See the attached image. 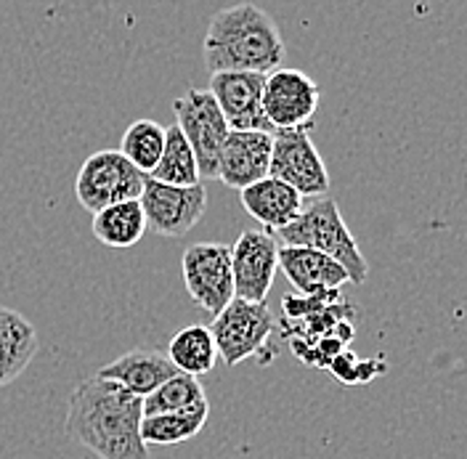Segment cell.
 <instances>
[{"label":"cell","instance_id":"obj_1","mask_svg":"<svg viewBox=\"0 0 467 459\" xmlns=\"http://www.w3.org/2000/svg\"><path fill=\"white\" fill-rule=\"evenodd\" d=\"M141 399L99 374L86 377L67 409V433L99 459H146Z\"/></svg>","mask_w":467,"mask_h":459},{"label":"cell","instance_id":"obj_2","mask_svg":"<svg viewBox=\"0 0 467 459\" xmlns=\"http://www.w3.org/2000/svg\"><path fill=\"white\" fill-rule=\"evenodd\" d=\"M204 69L218 72H258L279 69L285 40L271 14L255 3H236L213 14L202 43Z\"/></svg>","mask_w":467,"mask_h":459},{"label":"cell","instance_id":"obj_3","mask_svg":"<svg viewBox=\"0 0 467 459\" xmlns=\"http://www.w3.org/2000/svg\"><path fill=\"white\" fill-rule=\"evenodd\" d=\"M274 234L282 245L311 247L340 263L353 285H364L369 276V263L361 256V247L346 226L337 202L329 197H314V202L303 204L300 215L292 224Z\"/></svg>","mask_w":467,"mask_h":459},{"label":"cell","instance_id":"obj_4","mask_svg":"<svg viewBox=\"0 0 467 459\" xmlns=\"http://www.w3.org/2000/svg\"><path fill=\"white\" fill-rule=\"evenodd\" d=\"M207 329L223 364L236 367L244 359L261 356L263 350H268V340L276 329V318L265 303L234 297L221 314L213 316V324Z\"/></svg>","mask_w":467,"mask_h":459},{"label":"cell","instance_id":"obj_5","mask_svg":"<svg viewBox=\"0 0 467 459\" xmlns=\"http://www.w3.org/2000/svg\"><path fill=\"white\" fill-rule=\"evenodd\" d=\"M311 128H282L271 133V165L268 175L290 183L300 197H327L329 192V172L321 160L319 149L311 141Z\"/></svg>","mask_w":467,"mask_h":459},{"label":"cell","instance_id":"obj_6","mask_svg":"<svg viewBox=\"0 0 467 459\" xmlns=\"http://www.w3.org/2000/svg\"><path fill=\"white\" fill-rule=\"evenodd\" d=\"M175 125L189 141L200 178H218V157L229 136V122L223 120L210 90L189 88L173 104Z\"/></svg>","mask_w":467,"mask_h":459},{"label":"cell","instance_id":"obj_7","mask_svg":"<svg viewBox=\"0 0 467 459\" xmlns=\"http://www.w3.org/2000/svg\"><path fill=\"white\" fill-rule=\"evenodd\" d=\"M144 178V172L133 168L119 149H101L80 165L75 194L88 213H99L117 202L139 200Z\"/></svg>","mask_w":467,"mask_h":459},{"label":"cell","instance_id":"obj_8","mask_svg":"<svg viewBox=\"0 0 467 459\" xmlns=\"http://www.w3.org/2000/svg\"><path fill=\"white\" fill-rule=\"evenodd\" d=\"M141 207H144L146 231L160 236H183L202 221L207 210V189L202 183L194 186H173L154 178H144L141 189Z\"/></svg>","mask_w":467,"mask_h":459},{"label":"cell","instance_id":"obj_9","mask_svg":"<svg viewBox=\"0 0 467 459\" xmlns=\"http://www.w3.org/2000/svg\"><path fill=\"white\" fill-rule=\"evenodd\" d=\"M181 274H183V285H186L189 297L210 316L221 314L234 300L229 245H215V242L192 245L183 253Z\"/></svg>","mask_w":467,"mask_h":459},{"label":"cell","instance_id":"obj_10","mask_svg":"<svg viewBox=\"0 0 467 459\" xmlns=\"http://www.w3.org/2000/svg\"><path fill=\"white\" fill-rule=\"evenodd\" d=\"M229 253H232L234 297L265 303L268 289L276 276V253H279L276 234L268 229L242 231V236L229 245Z\"/></svg>","mask_w":467,"mask_h":459},{"label":"cell","instance_id":"obj_11","mask_svg":"<svg viewBox=\"0 0 467 459\" xmlns=\"http://www.w3.org/2000/svg\"><path fill=\"white\" fill-rule=\"evenodd\" d=\"M319 86L300 69L279 67L263 80V115L274 130L314 122L319 110Z\"/></svg>","mask_w":467,"mask_h":459},{"label":"cell","instance_id":"obj_12","mask_svg":"<svg viewBox=\"0 0 467 459\" xmlns=\"http://www.w3.org/2000/svg\"><path fill=\"white\" fill-rule=\"evenodd\" d=\"M263 80L258 72H218L210 75V93L232 130L274 133L263 115Z\"/></svg>","mask_w":467,"mask_h":459},{"label":"cell","instance_id":"obj_13","mask_svg":"<svg viewBox=\"0 0 467 459\" xmlns=\"http://www.w3.org/2000/svg\"><path fill=\"white\" fill-rule=\"evenodd\" d=\"M271 165V133L263 130H229L221 157L218 178L229 189H244L268 175Z\"/></svg>","mask_w":467,"mask_h":459},{"label":"cell","instance_id":"obj_14","mask_svg":"<svg viewBox=\"0 0 467 459\" xmlns=\"http://www.w3.org/2000/svg\"><path fill=\"white\" fill-rule=\"evenodd\" d=\"M276 266L285 271L290 285L303 295H319L329 289H340L348 282V274L340 263L327 258L311 247L282 245L276 253Z\"/></svg>","mask_w":467,"mask_h":459},{"label":"cell","instance_id":"obj_15","mask_svg":"<svg viewBox=\"0 0 467 459\" xmlns=\"http://www.w3.org/2000/svg\"><path fill=\"white\" fill-rule=\"evenodd\" d=\"M239 197H242L244 210L268 231L285 229L287 224H292L300 215V210L306 204L290 183L271 178V175L244 186L239 192Z\"/></svg>","mask_w":467,"mask_h":459},{"label":"cell","instance_id":"obj_16","mask_svg":"<svg viewBox=\"0 0 467 459\" xmlns=\"http://www.w3.org/2000/svg\"><path fill=\"white\" fill-rule=\"evenodd\" d=\"M96 374L104 380H112L125 391H130L133 396L144 399L157 385L173 377L175 367L168 361L165 353H157L151 348H136V350L122 353L112 364L101 367Z\"/></svg>","mask_w":467,"mask_h":459},{"label":"cell","instance_id":"obj_17","mask_svg":"<svg viewBox=\"0 0 467 459\" xmlns=\"http://www.w3.org/2000/svg\"><path fill=\"white\" fill-rule=\"evenodd\" d=\"M37 345V332L25 316L0 308V388L27 370Z\"/></svg>","mask_w":467,"mask_h":459},{"label":"cell","instance_id":"obj_18","mask_svg":"<svg viewBox=\"0 0 467 459\" xmlns=\"http://www.w3.org/2000/svg\"><path fill=\"white\" fill-rule=\"evenodd\" d=\"M93 234L107 247H133L144 239L146 218L139 200H125L93 213Z\"/></svg>","mask_w":467,"mask_h":459},{"label":"cell","instance_id":"obj_19","mask_svg":"<svg viewBox=\"0 0 467 459\" xmlns=\"http://www.w3.org/2000/svg\"><path fill=\"white\" fill-rule=\"evenodd\" d=\"M210 417V402L192 403L186 409H178L171 414H154L141 420V441L154 443V446H173L194 438L202 431L204 422Z\"/></svg>","mask_w":467,"mask_h":459},{"label":"cell","instance_id":"obj_20","mask_svg":"<svg viewBox=\"0 0 467 459\" xmlns=\"http://www.w3.org/2000/svg\"><path fill=\"white\" fill-rule=\"evenodd\" d=\"M165 356L175 367V372L192 374V377L210 374L218 361L213 335L204 324H192V327H183L181 332H175Z\"/></svg>","mask_w":467,"mask_h":459},{"label":"cell","instance_id":"obj_21","mask_svg":"<svg viewBox=\"0 0 467 459\" xmlns=\"http://www.w3.org/2000/svg\"><path fill=\"white\" fill-rule=\"evenodd\" d=\"M149 178L162 181V183H173V186L200 183L194 151H192V146L183 139V133L175 122L171 128H165V146H162L160 162L154 165V171L149 172Z\"/></svg>","mask_w":467,"mask_h":459},{"label":"cell","instance_id":"obj_22","mask_svg":"<svg viewBox=\"0 0 467 459\" xmlns=\"http://www.w3.org/2000/svg\"><path fill=\"white\" fill-rule=\"evenodd\" d=\"M204 399L207 396H204L200 377L175 372L173 377H168L162 385H157L149 396L141 399V409H144V417H154V414H171L178 409H186V406L204 402Z\"/></svg>","mask_w":467,"mask_h":459},{"label":"cell","instance_id":"obj_23","mask_svg":"<svg viewBox=\"0 0 467 459\" xmlns=\"http://www.w3.org/2000/svg\"><path fill=\"white\" fill-rule=\"evenodd\" d=\"M165 146V128L154 120H136L119 141V151L125 154V160L139 168V171L149 175L154 171V165L160 162Z\"/></svg>","mask_w":467,"mask_h":459}]
</instances>
